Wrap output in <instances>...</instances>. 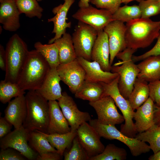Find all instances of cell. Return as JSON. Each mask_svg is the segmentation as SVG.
<instances>
[{"mask_svg": "<svg viewBox=\"0 0 160 160\" xmlns=\"http://www.w3.org/2000/svg\"><path fill=\"white\" fill-rule=\"evenodd\" d=\"M125 39L127 48L135 49L150 46L160 31V21L139 18L126 23Z\"/></svg>", "mask_w": 160, "mask_h": 160, "instance_id": "6da1fadb", "label": "cell"}, {"mask_svg": "<svg viewBox=\"0 0 160 160\" xmlns=\"http://www.w3.org/2000/svg\"><path fill=\"white\" fill-rule=\"evenodd\" d=\"M50 69L40 53L35 49L29 51L17 84L25 91L36 90L41 87Z\"/></svg>", "mask_w": 160, "mask_h": 160, "instance_id": "7a4b0ae2", "label": "cell"}, {"mask_svg": "<svg viewBox=\"0 0 160 160\" xmlns=\"http://www.w3.org/2000/svg\"><path fill=\"white\" fill-rule=\"evenodd\" d=\"M27 113L23 126L29 132L38 130L47 133L49 119L48 101L36 90L25 95Z\"/></svg>", "mask_w": 160, "mask_h": 160, "instance_id": "3957f363", "label": "cell"}, {"mask_svg": "<svg viewBox=\"0 0 160 160\" xmlns=\"http://www.w3.org/2000/svg\"><path fill=\"white\" fill-rule=\"evenodd\" d=\"M5 50L6 67L4 80L17 84L29 51L26 43L16 33L10 38Z\"/></svg>", "mask_w": 160, "mask_h": 160, "instance_id": "277c9868", "label": "cell"}, {"mask_svg": "<svg viewBox=\"0 0 160 160\" xmlns=\"http://www.w3.org/2000/svg\"><path fill=\"white\" fill-rule=\"evenodd\" d=\"M136 49L126 48L119 53L116 57L121 61L111 66V71L119 76L118 87L121 94L128 99L139 72L137 65L132 59Z\"/></svg>", "mask_w": 160, "mask_h": 160, "instance_id": "5b68a950", "label": "cell"}, {"mask_svg": "<svg viewBox=\"0 0 160 160\" xmlns=\"http://www.w3.org/2000/svg\"><path fill=\"white\" fill-rule=\"evenodd\" d=\"M119 76L112 82L106 83L100 82L104 89V95L111 97L116 105L121 112L124 119V123L121 125L120 131L124 135L131 137H135L137 133L133 121L134 110L128 100L120 93L118 87Z\"/></svg>", "mask_w": 160, "mask_h": 160, "instance_id": "8992f818", "label": "cell"}, {"mask_svg": "<svg viewBox=\"0 0 160 160\" xmlns=\"http://www.w3.org/2000/svg\"><path fill=\"white\" fill-rule=\"evenodd\" d=\"M89 124L101 137L109 140H117L124 143L128 147L134 156L148 152L151 150L149 145L146 143L135 137H131L124 135L115 126L101 124L98 122L97 119H91L89 121Z\"/></svg>", "mask_w": 160, "mask_h": 160, "instance_id": "52a82bcc", "label": "cell"}, {"mask_svg": "<svg viewBox=\"0 0 160 160\" xmlns=\"http://www.w3.org/2000/svg\"><path fill=\"white\" fill-rule=\"evenodd\" d=\"M98 31L91 26L79 21L72 36L77 57L91 61L92 49Z\"/></svg>", "mask_w": 160, "mask_h": 160, "instance_id": "ba28073f", "label": "cell"}, {"mask_svg": "<svg viewBox=\"0 0 160 160\" xmlns=\"http://www.w3.org/2000/svg\"><path fill=\"white\" fill-rule=\"evenodd\" d=\"M29 132L22 126L0 139V147L5 149L10 148L20 152L26 159L36 160L39 154L29 145Z\"/></svg>", "mask_w": 160, "mask_h": 160, "instance_id": "9c48e42d", "label": "cell"}, {"mask_svg": "<svg viewBox=\"0 0 160 160\" xmlns=\"http://www.w3.org/2000/svg\"><path fill=\"white\" fill-rule=\"evenodd\" d=\"M89 104L95 110L100 123L115 126L124 121L123 116L118 112L114 101L109 96L104 95L97 101L89 102Z\"/></svg>", "mask_w": 160, "mask_h": 160, "instance_id": "30bf717a", "label": "cell"}, {"mask_svg": "<svg viewBox=\"0 0 160 160\" xmlns=\"http://www.w3.org/2000/svg\"><path fill=\"white\" fill-rule=\"evenodd\" d=\"M112 16V13L108 10L99 9L89 5L87 7L79 8L72 17L78 21L91 26L98 31L103 30L113 20Z\"/></svg>", "mask_w": 160, "mask_h": 160, "instance_id": "8fae6325", "label": "cell"}, {"mask_svg": "<svg viewBox=\"0 0 160 160\" xmlns=\"http://www.w3.org/2000/svg\"><path fill=\"white\" fill-rule=\"evenodd\" d=\"M57 70L61 80L75 94L85 80V71L77 59L68 63L60 64Z\"/></svg>", "mask_w": 160, "mask_h": 160, "instance_id": "7c38bea8", "label": "cell"}, {"mask_svg": "<svg viewBox=\"0 0 160 160\" xmlns=\"http://www.w3.org/2000/svg\"><path fill=\"white\" fill-rule=\"evenodd\" d=\"M62 112L70 126L71 131L77 130L83 123L89 121L90 116L88 112L80 111L71 97L66 92L58 100Z\"/></svg>", "mask_w": 160, "mask_h": 160, "instance_id": "4fadbf2b", "label": "cell"}, {"mask_svg": "<svg viewBox=\"0 0 160 160\" xmlns=\"http://www.w3.org/2000/svg\"><path fill=\"white\" fill-rule=\"evenodd\" d=\"M126 25L119 20H113L104 28L107 34L110 48V64L111 66L117 55L126 48L125 39Z\"/></svg>", "mask_w": 160, "mask_h": 160, "instance_id": "5bb4252c", "label": "cell"}, {"mask_svg": "<svg viewBox=\"0 0 160 160\" xmlns=\"http://www.w3.org/2000/svg\"><path fill=\"white\" fill-rule=\"evenodd\" d=\"M76 130L78 140L89 158L103 152L105 147L100 141L101 137L89 123H83Z\"/></svg>", "mask_w": 160, "mask_h": 160, "instance_id": "9a60e30c", "label": "cell"}, {"mask_svg": "<svg viewBox=\"0 0 160 160\" xmlns=\"http://www.w3.org/2000/svg\"><path fill=\"white\" fill-rule=\"evenodd\" d=\"M63 0V4H61L53 8L52 12L55 16L48 20V22L53 23L54 26L52 33L55 34L54 37L49 40L48 44L54 43L56 40L61 37L66 33L67 28L71 27V22L66 21L67 15L75 0Z\"/></svg>", "mask_w": 160, "mask_h": 160, "instance_id": "2e32d148", "label": "cell"}, {"mask_svg": "<svg viewBox=\"0 0 160 160\" xmlns=\"http://www.w3.org/2000/svg\"><path fill=\"white\" fill-rule=\"evenodd\" d=\"M110 56L108 35L103 30L98 31L92 49L91 60L98 62L104 71H110L112 66L110 64Z\"/></svg>", "mask_w": 160, "mask_h": 160, "instance_id": "e0dca14e", "label": "cell"}, {"mask_svg": "<svg viewBox=\"0 0 160 160\" xmlns=\"http://www.w3.org/2000/svg\"><path fill=\"white\" fill-rule=\"evenodd\" d=\"M76 59L85 71V80L109 83L119 76L117 73L104 71L95 61H89L80 57Z\"/></svg>", "mask_w": 160, "mask_h": 160, "instance_id": "ac0fdd59", "label": "cell"}, {"mask_svg": "<svg viewBox=\"0 0 160 160\" xmlns=\"http://www.w3.org/2000/svg\"><path fill=\"white\" fill-rule=\"evenodd\" d=\"M0 23L5 30L15 31L20 27V14L15 0H2L0 1Z\"/></svg>", "mask_w": 160, "mask_h": 160, "instance_id": "d6986e66", "label": "cell"}, {"mask_svg": "<svg viewBox=\"0 0 160 160\" xmlns=\"http://www.w3.org/2000/svg\"><path fill=\"white\" fill-rule=\"evenodd\" d=\"M27 113L26 98L23 95L15 97L8 103L4 110V117L12 124L15 129H17L23 126Z\"/></svg>", "mask_w": 160, "mask_h": 160, "instance_id": "ffe728a7", "label": "cell"}, {"mask_svg": "<svg viewBox=\"0 0 160 160\" xmlns=\"http://www.w3.org/2000/svg\"><path fill=\"white\" fill-rule=\"evenodd\" d=\"M154 105V102L149 97L134 112L133 119L135 121V124L137 133L147 130L155 124Z\"/></svg>", "mask_w": 160, "mask_h": 160, "instance_id": "44dd1931", "label": "cell"}, {"mask_svg": "<svg viewBox=\"0 0 160 160\" xmlns=\"http://www.w3.org/2000/svg\"><path fill=\"white\" fill-rule=\"evenodd\" d=\"M60 81L57 68H50L41 87L36 91L48 101L57 100L62 95Z\"/></svg>", "mask_w": 160, "mask_h": 160, "instance_id": "7402d4cb", "label": "cell"}, {"mask_svg": "<svg viewBox=\"0 0 160 160\" xmlns=\"http://www.w3.org/2000/svg\"><path fill=\"white\" fill-rule=\"evenodd\" d=\"M48 103L49 119L47 134H64L71 131V128L60 110L58 102L49 101Z\"/></svg>", "mask_w": 160, "mask_h": 160, "instance_id": "603a6c76", "label": "cell"}, {"mask_svg": "<svg viewBox=\"0 0 160 160\" xmlns=\"http://www.w3.org/2000/svg\"><path fill=\"white\" fill-rule=\"evenodd\" d=\"M137 65L139 70L137 78L151 82L160 80V55L151 56Z\"/></svg>", "mask_w": 160, "mask_h": 160, "instance_id": "cb8c5ba5", "label": "cell"}, {"mask_svg": "<svg viewBox=\"0 0 160 160\" xmlns=\"http://www.w3.org/2000/svg\"><path fill=\"white\" fill-rule=\"evenodd\" d=\"M54 42L58 48L60 64H66L76 59L72 36L70 34L65 33Z\"/></svg>", "mask_w": 160, "mask_h": 160, "instance_id": "d4e9b609", "label": "cell"}, {"mask_svg": "<svg viewBox=\"0 0 160 160\" xmlns=\"http://www.w3.org/2000/svg\"><path fill=\"white\" fill-rule=\"evenodd\" d=\"M74 94L76 98L89 102L95 101L103 96L104 89L100 82L85 80Z\"/></svg>", "mask_w": 160, "mask_h": 160, "instance_id": "484cf974", "label": "cell"}, {"mask_svg": "<svg viewBox=\"0 0 160 160\" xmlns=\"http://www.w3.org/2000/svg\"><path fill=\"white\" fill-rule=\"evenodd\" d=\"M149 93L148 82L137 78L128 99L134 110H136L148 100L149 97Z\"/></svg>", "mask_w": 160, "mask_h": 160, "instance_id": "4316f807", "label": "cell"}, {"mask_svg": "<svg viewBox=\"0 0 160 160\" xmlns=\"http://www.w3.org/2000/svg\"><path fill=\"white\" fill-rule=\"evenodd\" d=\"M42 133L51 145L55 148L58 152L63 156L66 149L71 145L77 136V130L71 131L64 134H48L37 130Z\"/></svg>", "mask_w": 160, "mask_h": 160, "instance_id": "83f0119b", "label": "cell"}, {"mask_svg": "<svg viewBox=\"0 0 160 160\" xmlns=\"http://www.w3.org/2000/svg\"><path fill=\"white\" fill-rule=\"evenodd\" d=\"M34 47L46 60L50 68H57L60 63L58 48L54 42L43 44L37 41L34 44Z\"/></svg>", "mask_w": 160, "mask_h": 160, "instance_id": "f1b7e54d", "label": "cell"}, {"mask_svg": "<svg viewBox=\"0 0 160 160\" xmlns=\"http://www.w3.org/2000/svg\"><path fill=\"white\" fill-rule=\"evenodd\" d=\"M28 143L39 155L47 152H57L45 137L37 130L29 132Z\"/></svg>", "mask_w": 160, "mask_h": 160, "instance_id": "f546056e", "label": "cell"}, {"mask_svg": "<svg viewBox=\"0 0 160 160\" xmlns=\"http://www.w3.org/2000/svg\"><path fill=\"white\" fill-rule=\"evenodd\" d=\"M135 137L148 143L153 153L160 151V127L154 124L147 130L137 134Z\"/></svg>", "mask_w": 160, "mask_h": 160, "instance_id": "4dcf8cb0", "label": "cell"}, {"mask_svg": "<svg viewBox=\"0 0 160 160\" xmlns=\"http://www.w3.org/2000/svg\"><path fill=\"white\" fill-rule=\"evenodd\" d=\"M25 91L16 83L5 80L0 82V101L3 104L8 103L11 99L24 95Z\"/></svg>", "mask_w": 160, "mask_h": 160, "instance_id": "1f68e13d", "label": "cell"}, {"mask_svg": "<svg viewBox=\"0 0 160 160\" xmlns=\"http://www.w3.org/2000/svg\"><path fill=\"white\" fill-rule=\"evenodd\" d=\"M127 155L124 148L109 144L105 147L102 152L90 158L89 160H124L126 159Z\"/></svg>", "mask_w": 160, "mask_h": 160, "instance_id": "d6a6232c", "label": "cell"}, {"mask_svg": "<svg viewBox=\"0 0 160 160\" xmlns=\"http://www.w3.org/2000/svg\"><path fill=\"white\" fill-rule=\"evenodd\" d=\"M15 1L20 14L23 13L29 18H41L43 9L36 0H15Z\"/></svg>", "mask_w": 160, "mask_h": 160, "instance_id": "836d02e7", "label": "cell"}, {"mask_svg": "<svg viewBox=\"0 0 160 160\" xmlns=\"http://www.w3.org/2000/svg\"><path fill=\"white\" fill-rule=\"evenodd\" d=\"M141 17V12L139 7L136 5H126L120 7L112 16L113 20H119L124 23Z\"/></svg>", "mask_w": 160, "mask_h": 160, "instance_id": "e575fe53", "label": "cell"}, {"mask_svg": "<svg viewBox=\"0 0 160 160\" xmlns=\"http://www.w3.org/2000/svg\"><path fill=\"white\" fill-rule=\"evenodd\" d=\"M72 145L70 149L64 153V160H89V157L77 136L73 139Z\"/></svg>", "mask_w": 160, "mask_h": 160, "instance_id": "d590c367", "label": "cell"}, {"mask_svg": "<svg viewBox=\"0 0 160 160\" xmlns=\"http://www.w3.org/2000/svg\"><path fill=\"white\" fill-rule=\"evenodd\" d=\"M139 3L141 18H149L160 13V3L158 0H142Z\"/></svg>", "mask_w": 160, "mask_h": 160, "instance_id": "8d00e7d4", "label": "cell"}, {"mask_svg": "<svg viewBox=\"0 0 160 160\" xmlns=\"http://www.w3.org/2000/svg\"><path fill=\"white\" fill-rule=\"evenodd\" d=\"M90 2L97 8L108 10L112 14L122 3L121 0H90Z\"/></svg>", "mask_w": 160, "mask_h": 160, "instance_id": "74e56055", "label": "cell"}, {"mask_svg": "<svg viewBox=\"0 0 160 160\" xmlns=\"http://www.w3.org/2000/svg\"><path fill=\"white\" fill-rule=\"evenodd\" d=\"M26 158L18 151L12 148H1L0 160H25Z\"/></svg>", "mask_w": 160, "mask_h": 160, "instance_id": "f35d334b", "label": "cell"}, {"mask_svg": "<svg viewBox=\"0 0 160 160\" xmlns=\"http://www.w3.org/2000/svg\"><path fill=\"white\" fill-rule=\"evenodd\" d=\"M149 97L153 101L155 105L160 106V80L149 82Z\"/></svg>", "mask_w": 160, "mask_h": 160, "instance_id": "ab89813d", "label": "cell"}, {"mask_svg": "<svg viewBox=\"0 0 160 160\" xmlns=\"http://www.w3.org/2000/svg\"><path fill=\"white\" fill-rule=\"evenodd\" d=\"M157 39L155 44L149 50L140 55H133L132 59L135 63L142 60L150 56L160 55V31Z\"/></svg>", "mask_w": 160, "mask_h": 160, "instance_id": "60d3db41", "label": "cell"}, {"mask_svg": "<svg viewBox=\"0 0 160 160\" xmlns=\"http://www.w3.org/2000/svg\"><path fill=\"white\" fill-rule=\"evenodd\" d=\"M13 125L4 117L0 118V138L1 139L11 131Z\"/></svg>", "mask_w": 160, "mask_h": 160, "instance_id": "b9f144b4", "label": "cell"}, {"mask_svg": "<svg viewBox=\"0 0 160 160\" xmlns=\"http://www.w3.org/2000/svg\"><path fill=\"white\" fill-rule=\"evenodd\" d=\"M62 156L57 152H47L39 155L37 160H60Z\"/></svg>", "mask_w": 160, "mask_h": 160, "instance_id": "7bdbcfd3", "label": "cell"}, {"mask_svg": "<svg viewBox=\"0 0 160 160\" xmlns=\"http://www.w3.org/2000/svg\"><path fill=\"white\" fill-rule=\"evenodd\" d=\"M6 67V56L5 50L4 47L0 45V68L5 71Z\"/></svg>", "mask_w": 160, "mask_h": 160, "instance_id": "ee69618b", "label": "cell"}, {"mask_svg": "<svg viewBox=\"0 0 160 160\" xmlns=\"http://www.w3.org/2000/svg\"><path fill=\"white\" fill-rule=\"evenodd\" d=\"M154 119L155 124L160 127V106L155 104Z\"/></svg>", "mask_w": 160, "mask_h": 160, "instance_id": "f6af8a7d", "label": "cell"}, {"mask_svg": "<svg viewBox=\"0 0 160 160\" xmlns=\"http://www.w3.org/2000/svg\"><path fill=\"white\" fill-rule=\"evenodd\" d=\"M78 6L79 8H84L89 5L90 0H79Z\"/></svg>", "mask_w": 160, "mask_h": 160, "instance_id": "bcb514c9", "label": "cell"}, {"mask_svg": "<svg viewBox=\"0 0 160 160\" xmlns=\"http://www.w3.org/2000/svg\"><path fill=\"white\" fill-rule=\"evenodd\" d=\"M149 160H160V151L151 156L148 158Z\"/></svg>", "mask_w": 160, "mask_h": 160, "instance_id": "7dc6e473", "label": "cell"}, {"mask_svg": "<svg viewBox=\"0 0 160 160\" xmlns=\"http://www.w3.org/2000/svg\"><path fill=\"white\" fill-rule=\"evenodd\" d=\"M142 0H121V3H123L126 4H127L129 3L134 1H136L139 2H140Z\"/></svg>", "mask_w": 160, "mask_h": 160, "instance_id": "c3c4849f", "label": "cell"}, {"mask_svg": "<svg viewBox=\"0 0 160 160\" xmlns=\"http://www.w3.org/2000/svg\"><path fill=\"white\" fill-rule=\"evenodd\" d=\"M38 1H41L42 0H36Z\"/></svg>", "mask_w": 160, "mask_h": 160, "instance_id": "681fc988", "label": "cell"}, {"mask_svg": "<svg viewBox=\"0 0 160 160\" xmlns=\"http://www.w3.org/2000/svg\"><path fill=\"white\" fill-rule=\"evenodd\" d=\"M160 3V0H158Z\"/></svg>", "mask_w": 160, "mask_h": 160, "instance_id": "f907efd6", "label": "cell"}, {"mask_svg": "<svg viewBox=\"0 0 160 160\" xmlns=\"http://www.w3.org/2000/svg\"><path fill=\"white\" fill-rule=\"evenodd\" d=\"M2 0H0V1H1Z\"/></svg>", "mask_w": 160, "mask_h": 160, "instance_id": "816d5d0a", "label": "cell"}]
</instances>
